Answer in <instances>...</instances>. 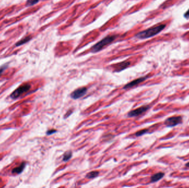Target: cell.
Here are the masks:
<instances>
[{
	"mask_svg": "<svg viewBox=\"0 0 189 188\" xmlns=\"http://www.w3.org/2000/svg\"><path fill=\"white\" fill-rule=\"evenodd\" d=\"M3 69H4V68H2V69H0V74L2 73V72L3 71Z\"/></svg>",
	"mask_w": 189,
	"mask_h": 188,
	"instance_id": "obj_18",
	"label": "cell"
},
{
	"mask_svg": "<svg viewBox=\"0 0 189 188\" xmlns=\"http://www.w3.org/2000/svg\"><path fill=\"white\" fill-rule=\"evenodd\" d=\"M99 172L98 171H92L86 175V177L89 179H92L98 176Z\"/></svg>",
	"mask_w": 189,
	"mask_h": 188,
	"instance_id": "obj_13",
	"label": "cell"
},
{
	"mask_svg": "<svg viewBox=\"0 0 189 188\" xmlns=\"http://www.w3.org/2000/svg\"><path fill=\"white\" fill-rule=\"evenodd\" d=\"M130 65V63L128 61H124L122 63H119L116 65V71L119 72L122 70H125L127 67H128Z\"/></svg>",
	"mask_w": 189,
	"mask_h": 188,
	"instance_id": "obj_8",
	"label": "cell"
},
{
	"mask_svg": "<svg viewBox=\"0 0 189 188\" xmlns=\"http://www.w3.org/2000/svg\"><path fill=\"white\" fill-rule=\"evenodd\" d=\"M147 132H148V130L147 129H143V130H142L140 131H139L136 132L135 133V136H140L144 135V133H146Z\"/></svg>",
	"mask_w": 189,
	"mask_h": 188,
	"instance_id": "obj_14",
	"label": "cell"
},
{
	"mask_svg": "<svg viewBox=\"0 0 189 188\" xmlns=\"http://www.w3.org/2000/svg\"><path fill=\"white\" fill-rule=\"evenodd\" d=\"M30 88V86L29 84H24L22 85L19 88H18L14 92L11 94V97L13 99H16L19 97L22 94L27 92Z\"/></svg>",
	"mask_w": 189,
	"mask_h": 188,
	"instance_id": "obj_3",
	"label": "cell"
},
{
	"mask_svg": "<svg viewBox=\"0 0 189 188\" xmlns=\"http://www.w3.org/2000/svg\"><path fill=\"white\" fill-rule=\"evenodd\" d=\"M24 167H25V163H22V164H21L20 166L15 168L14 169L12 170V173L14 174H20Z\"/></svg>",
	"mask_w": 189,
	"mask_h": 188,
	"instance_id": "obj_10",
	"label": "cell"
},
{
	"mask_svg": "<svg viewBox=\"0 0 189 188\" xmlns=\"http://www.w3.org/2000/svg\"><path fill=\"white\" fill-rule=\"evenodd\" d=\"M149 108V106L148 105H145L142 106L140 107L139 108H137L135 110H133L132 111L129 112L128 114V117H137L138 115H140L143 113L146 112L147 110Z\"/></svg>",
	"mask_w": 189,
	"mask_h": 188,
	"instance_id": "obj_5",
	"label": "cell"
},
{
	"mask_svg": "<svg viewBox=\"0 0 189 188\" xmlns=\"http://www.w3.org/2000/svg\"><path fill=\"white\" fill-rule=\"evenodd\" d=\"M87 92V88L85 87H82L77 88V90L74 91L71 94V97L74 99H79L83 97Z\"/></svg>",
	"mask_w": 189,
	"mask_h": 188,
	"instance_id": "obj_6",
	"label": "cell"
},
{
	"mask_svg": "<svg viewBox=\"0 0 189 188\" xmlns=\"http://www.w3.org/2000/svg\"><path fill=\"white\" fill-rule=\"evenodd\" d=\"M186 167H189V163H186Z\"/></svg>",
	"mask_w": 189,
	"mask_h": 188,
	"instance_id": "obj_19",
	"label": "cell"
},
{
	"mask_svg": "<svg viewBox=\"0 0 189 188\" xmlns=\"http://www.w3.org/2000/svg\"><path fill=\"white\" fill-rule=\"evenodd\" d=\"M56 132V130H54V129H52V130H49L48 132H47V134L48 135H51L54 133Z\"/></svg>",
	"mask_w": 189,
	"mask_h": 188,
	"instance_id": "obj_16",
	"label": "cell"
},
{
	"mask_svg": "<svg viewBox=\"0 0 189 188\" xmlns=\"http://www.w3.org/2000/svg\"><path fill=\"white\" fill-rule=\"evenodd\" d=\"M164 176V173L163 172H159L157 173L156 174H154L152 177H151V181L154 183L156 181H159L161 180V178Z\"/></svg>",
	"mask_w": 189,
	"mask_h": 188,
	"instance_id": "obj_9",
	"label": "cell"
},
{
	"mask_svg": "<svg viewBox=\"0 0 189 188\" xmlns=\"http://www.w3.org/2000/svg\"><path fill=\"white\" fill-rule=\"evenodd\" d=\"M71 156H72V152L71 151H69L66 152L63 156V161L66 162V161L69 160L71 158Z\"/></svg>",
	"mask_w": 189,
	"mask_h": 188,
	"instance_id": "obj_11",
	"label": "cell"
},
{
	"mask_svg": "<svg viewBox=\"0 0 189 188\" xmlns=\"http://www.w3.org/2000/svg\"><path fill=\"white\" fill-rule=\"evenodd\" d=\"M182 118L180 116L172 117L165 120V125L168 127H174L182 123Z\"/></svg>",
	"mask_w": 189,
	"mask_h": 188,
	"instance_id": "obj_4",
	"label": "cell"
},
{
	"mask_svg": "<svg viewBox=\"0 0 189 188\" xmlns=\"http://www.w3.org/2000/svg\"><path fill=\"white\" fill-rule=\"evenodd\" d=\"M165 27V24H159L153 27L149 28L144 31H142L136 35V37L139 39H144L151 38L159 34Z\"/></svg>",
	"mask_w": 189,
	"mask_h": 188,
	"instance_id": "obj_1",
	"label": "cell"
},
{
	"mask_svg": "<svg viewBox=\"0 0 189 188\" xmlns=\"http://www.w3.org/2000/svg\"><path fill=\"white\" fill-rule=\"evenodd\" d=\"M147 78V77H140L138 79H136L135 80H134L133 81L131 82L129 84H127L124 86V88L125 89H127V88H131L134 86H136L139 84H140L141 82H142L143 81H144V80H146V79Z\"/></svg>",
	"mask_w": 189,
	"mask_h": 188,
	"instance_id": "obj_7",
	"label": "cell"
},
{
	"mask_svg": "<svg viewBox=\"0 0 189 188\" xmlns=\"http://www.w3.org/2000/svg\"><path fill=\"white\" fill-rule=\"evenodd\" d=\"M31 39V38L30 36H27L26 38H23V39L21 40L20 42H18L17 44H16V46H20V45H22L25 43H26L27 42H29L30 40Z\"/></svg>",
	"mask_w": 189,
	"mask_h": 188,
	"instance_id": "obj_12",
	"label": "cell"
},
{
	"mask_svg": "<svg viewBox=\"0 0 189 188\" xmlns=\"http://www.w3.org/2000/svg\"><path fill=\"white\" fill-rule=\"evenodd\" d=\"M38 1H39V0H28L27 5V6H33L36 4L37 3H38Z\"/></svg>",
	"mask_w": 189,
	"mask_h": 188,
	"instance_id": "obj_15",
	"label": "cell"
},
{
	"mask_svg": "<svg viewBox=\"0 0 189 188\" xmlns=\"http://www.w3.org/2000/svg\"><path fill=\"white\" fill-rule=\"evenodd\" d=\"M116 38V36H107L101 40L100 42H98L97 44H96L91 49V52L92 53H97L101 50H102L105 46L107 45L108 44H110Z\"/></svg>",
	"mask_w": 189,
	"mask_h": 188,
	"instance_id": "obj_2",
	"label": "cell"
},
{
	"mask_svg": "<svg viewBox=\"0 0 189 188\" xmlns=\"http://www.w3.org/2000/svg\"><path fill=\"white\" fill-rule=\"evenodd\" d=\"M184 17L186 18V19H188L189 18V9H188V11L185 13L184 14Z\"/></svg>",
	"mask_w": 189,
	"mask_h": 188,
	"instance_id": "obj_17",
	"label": "cell"
}]
</instances>
